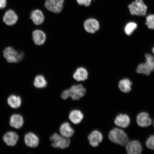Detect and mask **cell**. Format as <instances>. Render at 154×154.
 <instances>
[{"label":"cell","instance_id":"8992f818","mask_svg":"<svg viewBox=\"0 0 154 154\" xmlns=\"http://www.w3.org/2000/svg\"><path fill=\"white\" fill-rule=\"evenodd\" d=\"M128 8L132 15L144 16L147 12V7L142 0H135L129 5Z\"/></svg>","mask_w":154,"mask_h":154},{"label":"cell","instance_id":"ba28073f","mask_svg":"<svg viewBox=\"0 0 154 154\" xmlns=\"http://www.w3.org/2000/svg\"><path fill=\"white\" fill-rule=\"evenodd\" d=\"M85 30L88 33L94 34L99 29L100 23L96 19L90 18L85 21L84 23Z\"/></svg>","mask_w":154,"mask_h":154},{"label":"cell","instance_id":"6da1fadb","mask_svg":"<svg viewBox=\"0 0 154 154\" xmlns=\"http://www.w3.org/2000/svg\"><path fill=\"white\" fill-rule=\"evenodd\" d=\"M86 89L82 85L79 84L72 85L69 89L63 90L61 94V99L66 100L68 98L73 100H79L85 95Z\"/></svg>","mask_w":154,"mask_h":154},{"label":"cell","instance_id":"44dd1931","mask_svg":"<svg viewBox=\"0 0 154 154\" xmlns=\"http://www.w3.org/2000/svg\"><path fill=\"white\" fill-rule=\"evenodd\" d=\"M10 125L11 127L16 129L22 128L24 124V119L19 114H13L11 117Z\"/></svg>","mask_w":154,"mask_h":154},{"label":"cell","instance_id":"9a60e30c","mask_svg":"<svg viewBox=\"0 0 154 154\" xmlns=\"http://www.w3.org/2000/svg\"><path fill=\"white\" fill-rule=\"evenodd\" d=\"M3 140L8 146H14L16 145L19 140V136L16 133L9 131L4 135Z\"/></svg>","mask_w":154,"mask_h":154},{"label":"cell","instance_id":"603a6c76","mask_svg":"<svg viewBox=\"0 0 154 154\" xmlns=\"http://www.w3.org/2000/svg\"><path fill=\"white\" fill-rule=\"evenodd\" d=\"M132 83L128 79L125 78L120 81L119 88L121 91L124 93H128L131 90Z\"/></svg>","mask_w":154,"mask_h":154},{"label":"cell","instance_id":"484cf974","mask_svg":"<svg viewBox=\"0 0 154 154\" xmlns=\"http://www.w3.org/2000/svg\"><path fill=\"white\" fill-rule=\"evenodd\" d=\"M146 24L149 29L154 30V14H150L146 17Z\"/></svg>","mask_w":154,"mask_h":154},{"label":"cell","instance_id":"3957f363","mask_svg":"<svg viewBox=\"0 0 154 154\" xmlns=\"http://www.w3.org/2000/svg\"><path fill=\"white\" fill-rule=\"evenodd\" d=\"M3 57L8 62L17 63L23 60L24 54L22 52H18L12 47L6 48L3 51Z\"/></svg>","mask_w":154,"mask_h":154},{"label":"cell","instance_id":"7c38bea8","mask_svg":"<svg viewBox=\"0 0 154 154\" xmlns=\"http://www.w3.org/2000/svg\"><path fill=\"white\" fill-rule=\"evenodd\" d=\"M88 138L90 145L95 147L102 142L103 137V134L99 131L94 130L88 136Z\"/></svg>","mask_w":154,"mask_h":154},{"label":"cell","instance_id":"f546056e","mask_svg":"<svg viewBox=\"0 0 154 154\" xmlns=\"http://www.w3.org/2000/svg\"><path fill=\"white\" fill-rule=\"evenodd\" d=\"M152 52L154 54V46L152 48Z\"/></svg>","mask_w":154,"mask_h":154},{"label":"cell","instance_id":"f1b7e54d","mask_svg":"<svg viewBox=\"0 0 154 154\" xmlns=\"http://www.w3.org/2000/svg\"><path fill=\"white\" fill-rule=\"evenodd\" d=\"M7 4V0H0V9L5 8Z\"/></svg>","mask_w":154,"mask_h":154},{"label":"cell","instance_id":"4316f807","mask_svg":"<svg viewBox=\"0 0 154 154\" xmlns=\"http://www.w3.org/2000/svg\"><path fill=\"white\" fill-rule=\"evenodd\" d=\"M146 145L149 149L154 150V135L149 137L146 142Z\"/></svg>","mask_w":154,"mask_h":154},{"label":"cell","instance_id":"cb8c5ba5","mask_svg":"<svg viewBox=\"0 0 154 154\" xmlns=\"http://www.w3.org/2000/svg\"><path fill=\"white\" fill-rule=\"evenodd\" d=\"M48 82L45 77L43 75H38L35 78L33 82L35 87L39 88H43L46 87Z\"/></svg>","mask_w":154,"mask_h":154},{"label":"cell","instance_id":"d6986e66","mask_svg":"<svg viewBox=\"0 0 154 154\" xmlns=\"http://www.w3.org/2000/svg\"><path fill=\"white\" fill-rule=\"evenodd\" d=\"M84 118L83 113L78 109H74L71 111L69 116V120L75 125L79 124Z\"/></svg>","mask_w":154,"mask_h":154},{"label":"cell","instance_id":"ac0fdd59","mask_svg":"<svg viewBox=\"0 0 154 154\" xmlns=\"http://www.w3.org/2000/svg\"><path fill=\"white\" fill-rule=\"evenodd\" d=\"M30 18L35 25L39 26L43 23L45 17L42 11L39 9H35L31 13Z\"/></svg>","mask_w":154,"mask_h":154},{"label":"cell","instance_id":"4dcf8cb0","mask_svg":"<svg viewBox=\"0 0 154 154\" xmlns=\"http://www.w3.org/2000/svg\"><path fill=\"white\" fill-rule=\"evenodd\" d=\"M153 126H154V120L153 121Z\"/></svg>","mask_w":154,"mask_h":154},{"label":"cell","instance_id":"2e32d148","mask_svg":"<svg viewBox=\"0 0 154 154\" xmlns=\"http://www.w3.org/2000/svg\"><path fill=\"white\" fill-rule=\"evenodd\" d=\"M136 121L138 126L141 127H147L152 124L151 119L146 112L139 113L137 117Z\"/></svg>","mask_w":154,"mask_h":154},{"label":"cell","instance_id":"d4e9b609","mask_svg":"<svg viewBox=\"0 0 154 154\" xmlns=\"http://www.w3.org/2000/svg\"><path fill=\"white\" fill-rule=\"evenodd\" d=\"M137 28V25L136 23L130 22L128 23L125 26L124 30L127 35H130Z\"/></svg>","mask_w":154,"mask_h":154},{"label":"cell","instance_id":"7402d4cb","mask_svg":"<svg viewBox=\"0 0 154 154\" xmlns=\"http://www.w3.org/2000/svg\"><path fill=\"white\" fill-rule=\"evenodd\" d=\"M8 105L13 109H17L22 104V99L19 96L12 95L9 96L7 99Z\"/></svg>","mask_w":154,"mask_h":154},{"label":"cell","instance_id":"83f0119b","mask_svg":"<svg viewBox=\"0 0 154 154\" xmlns=\"http://www.w3.org/2000/svg\"><path fill=\"white\" fill-rule=\"evenodd\" d=\"M77 2L80 5L88 7L91 5L92 0H76Z\"/></svg>","mask_w":154,"mask_h":154},{"label":"cell","instance_id":"7a4b0ae2","mask_svg":"<svg viewBox=\"0 0 154 154\" xmlns=\"http://www.w3.org/2000/svg\"><path fill=\"white\" fill-rule=\"evenodd\" d=\"M109 138L112 142L121 146H125L129 142L128 136L121 129L115 128L109 132Z\"/></svg>","mask_w":154,"mask_h":154},{"label":"cell","instance_id":"5bb4252c","mask_svg":"<svg viewBox=\"0 0 154 154\" xmlns=\"http://www.w3.org/2000/svg\"><path fill=\"white\" fill-rule=\"evenodd\" d=\"M59 131L61 136L67 138L72 137L75 133L74 129L68 122H64L61 125Z\"/></svg>","mask_w":154,"mask_h":154},{"label":"cell","instance_id":"52a82bcc","mask_svg":"<svg viewBox=\"0 0 154 154\" xmlns=\"http://www.w3.org/2000/svg\"><path fill=\"white\" fill-rule=\"evenodd\" d=\"M64 0H46L45 6L48 10L55 13L62 11Z\"/></svg>","mask_w":154,"mask_h":154},{"label":"cell","instance_id":"9c48e42d","mask_svg":"<svg viewBox=\"0 0 154 154\" xmlns=\"http://www.w3.org/2000/svg\"><path fill=\"white\" fill-rule=\"evenodd\" d=\"M126 148L128 154H140L142 151L141 144L138 140L128 142L126 144Z\"/></svg>","mask_w":154,"mask_h":154},{"label":"cell","instance_id":"e0dca14e","mask_svg":"<svg viewBox=\"0 0 154 154\" xmlns=\"http://www.w3.org/2000/svg\"><path fill=\"white\" fill-rule=\"evenodd\" d=\"M88 74L87 70L84 67H79L76 69L73 74V78L77 82L85 81L88 79Z\"/></svg>","mask_w":154,"mask_h":154},{"label":"cell","instance_id":"ffe728a7","mask_svg":"<svg viewBox=\"0 0 154 154\" xmlns=\"http://www.w3.org/2000/svg\"><path fill=\"white\" fill-rule=\"evenodd\" d=\"M130 120L128 115L121 114L118 115L116 118L115 124L120 128H126L129 125Z\"/></svg>","mask_w":154,"mask_h":154},{"label":"cell","instance_id":"4fadbf2b","mask_svg":"<svg viewBox=\"0 0 154 154\" xmlns=\"http://www.w3.org/2000/svg\"><path fill=\"white\" fill-rule=\"evenodd\" d=\"M32 40L35 44L37 45H42L45 43L46 35L43 31L36 29L32 33Z\"/></svg>","mask_w":154,"mask_h":154},{"label":"cell","instance_id":"30bf717a","mask_svg":"<svg viewBox=\"0 0 154 154\" xmlns=\"http://www.w3.org/2000/svg\"><path fill=\"white\" fill-rule=\"evenodd\" d=\"M18 17L16 13L11 9L6 11L3 17V21L5 24L8 26L14 25L18 20Z\"/></svg>","mask_w":154,"mask_h":154},{"label":"cell","instance_id":"5b68a950","mask_svg":"<svg viewBox=\"0 0 154 154\" xmlns=\"http://www.w3.org/2000/svg\"><path fill=\"white\" fill-rule=\"evenodd\" d=\"M50 140L53 147L61 149L68 148L71 143V140L69 138L65 137L57 133L54 134L50 137Z\"/></svg>","mask_w":154,"mask_h":154},{"label":"cell","instance_id":"277c9868","mask_svg":"<svg viewBox=\"0 0 154 154\" xmlns=\"http://www.w3.org/2000/svg\"><path fill=\"white\" fill-rule=\"evenodd\" d=\"M145 57V62L138 65L136 72L139 74L148 76L151 72L154 71V57L149 54H146Z\"/></svg>","mask_w":154,"mask_h":154},{"label":"cell","instance_id":"8fae6325","mask_svg":"<svg viewBox=\"0 0 154 154\" xmlns=\"http://www.w3.org/2000/svg\"><path fill=\"white\" fill-rule=\"evenodd\" d=\"M24 140L25 144L28 147L34 148L39 145V138L33 133L30 132L26 134L25 135Z\"/></svg>","mask_w":154,"mask_h":154}]
</instances>
